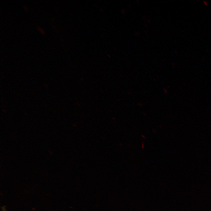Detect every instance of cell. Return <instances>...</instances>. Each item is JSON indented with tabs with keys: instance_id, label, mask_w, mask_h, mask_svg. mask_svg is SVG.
Here are the masks:
<instances>
[{
	"instance_id": "cell-1",
	"label": "cell",
	"mask_w": 211,
	"mask_h": 211,
	"mask_svg": "<svg viewBox=\"0 0 211 211\" xmlns=\"http://www.w3.org/2000/svg\"><path fill=\"white\" fill-rule=\"evenodd\" d=\"M1 211H7L6 207L5 206L1 207Z\"/></svg>"
}]
</instances>
